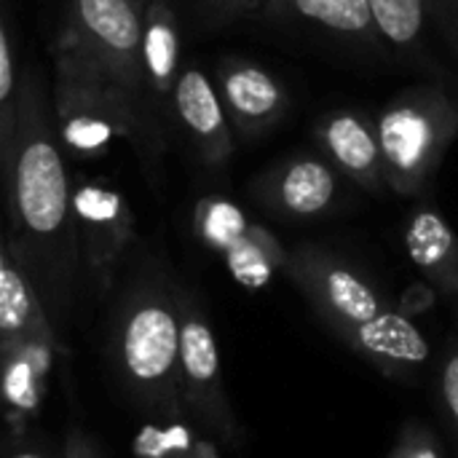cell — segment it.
<instances>
[{"label": "cell", "mask_w": 458, "mask_h": 458, "mask_svg": "<svg viewBox=\"0 0 458 458\" xmlns=\"http://www.w3.org/2000/svg\"><path fill=\"white\" fill-rule=\"evenodd\" d=\"M174 298H177V322H180L182 413H188L196 429L209 440L233 445L239 443L242 429L223 384V365H220L215 330L193 295L182 293Z\"/></svg>", "instance_id": "8"}, {"label": "cell", "mask_w": 458, "mask_h": 458, "mask_svg": "<svg viewBox=\"0 0 458 458\" xmlns=\"http://www.w3.org/2000/svg\"><path fill=\"white\" fill-rule=\"evenodd\" d=\"M199 223H201L204 239H207L212 247L223 250V252H225L236 239H242L244 231H247V225H250V223L242 217L239 209H233L231 204H223V201H209L207 207H201Z\"/></svg>", "instance_id": "20"}, {"label": "cell", "mask_w": 458, "mask_h": 458, "mask_svg": "<svg viewBox=\"0 0 458 458\" xmlns=\"http://www.w3.org/2000/svg\"><path fill=\"white\" fill-rule=\"evenodd\" d=\"M16 102H19V81H16V62L5 21L0 16V177L8 161L13 123H16Z\"/></svg>", "instance_id": "19"}, {"label": "cell", "mask_w": 458, "mask_h": 458, "mask_svg": "<svg viewBox=\"0 0 458 458\" xmlns=\"http://www.w3.org/2000/svg\"><path fill=\"white\" fill-rule=\"evenodd\" d=\"M51 115L64 156L97 158L113 142L126 140L153 150L158 131L140 99L54 54Z\"/></svg>", "instance_id": "4"}, {"label": "cell", "mask_w": 458, "mask_h": 458, "mask_svg": "<svg viewBox=\"0 0 458 458\" xmlns=\"http://www.w3.org/2000/svg\"><path fill=\"white\" fill-rule=\"evenodd\" d=\"M458 134V102L445 91L421 86L394 99L376 123L386 185L416 196L440 169Z\"/></svg>", "instance_id": "5"}, {"label": "cell", "mask_w": 458, "mask_h": 458, "mask_svg": "<svg viewBox=\"0 0 458 458\" xmlns=\"http://www.w3.org/2000/svg\"><path fill=\"white\" fill-rule=\"evenodd\" d=\"M0 185L11 217L8 252L27 274L48 319H62L81 271L72 180L56 137L51 94L35 70L19 83L13 140Z\"/></svg>", "instance_id": "1"}, {"label": "cell", "mask_w": 458, "mask_h": 458, "mask_svg": "<svg viewBox=\"0 0 458 458\" xmlns=\"http://www.w3.org/2000/svg\"><path fill=\"white\" fill-rule=\"evenodd\" d=\"M72 223L81 268L102 293L110 287L126 250L137 236L134 212L110 182L81 180L72 182Z\"/></svg>", "instance_id": "9"}, {"label": "cell", "mask_w": 458, "mask_h": 458, "mask_svg": "<svg viewBox=\"0 0 458 458\" xmlns=\"http://www.w3.org/2000/svg\"><path fill=\"white\" fill-rule=\"evenodd\" d=\"M303 19L341 35H360L373 27L368 0H287Z\"/></svg>", "instance_id": "17"}, {"label": "cell", "mask_w": 458, "mask_h": 458, "mask_svg": "<svg viewBox=\"0 0 458 458\" xmlns=\"http://www.w3.org/2000/svg\"><path fill=\"white\" fill-rule=\"evenodd\" d=\"M11 260V252H8V242L3 239V233H0V271H3V266Z\"/></svg>", "instance_id": "25"}, {"label": "cell", "mask_w": 458, "mask_h": 458, "mask_svg": "<svg viewBox=\"0 0 458 458\" xmlns=\"http://www.w3.org/2000/svg\"><path fill=\"white\" fill-rule=\"evenodd\" d=\"M54 54L142 102V11L129 0H70ZM153 123V121H150Z\"/></svg>", "instance_id": "7"}, {"label": "cell", "mask_w": 458, "mask_h": 458, "mask_svg": "<svg viewBox=\"0 0 458 458\" xmlns=\"http://www.w3.org/2000/svg\"><path fill=\"white\" fill-rule=\"evenodd\" d=\"M137 458H217V448L209 437H199L177 419L164 427L148 424L134 440Z\"/></svg>", "instance_id": "16"}, {"label": "cell", "mask_w": 458, "mask_h": 458, "mask_svg": "<svg viewBox=\"0 0 458 458\" xmlns=\"http://www.w3.org/2000/svg\"><path fill=\"white\" fill-rule=\"evenodd\" d=\"M180 70L182 67H180L177 11L172 0H145L142 5V99H145L148 115H150V107H172V94H174Z\"/></svg>", "instance_id": "12"}, {"label": "cell", "mask_w": 458, "mask_h": 458, "mask_svg": "<svg viewBox=\"0 0 458 458\" xmlns=\"http://www.w3.org/2000/svg\"><path fill=\"white\" fill-rule=\"evenodd\" d=\"M113 360L129 400L156 416L180 419V322L177 298L142 282L123 303L115 325Z\"/></svg>", "instance_id": "3"}, {"label": "cell", "mask_w": 458, "mask_h": 458, "mask_svg": "<svg viewBox=\"0 0 458 458\" xmlns=\"http://www.w3.org/2000/svg\"><path fill=\"white\" fill-rule=\"evenodd\" d=\"M338 196L335 169L317 156H295L266 174L260 199L287 217H317Z\"/></svg>", "instance_id": "13"}, {"label": "cell", "mask_w": 458, "mask_h": 458, "mask_svg": "<svg viewBox=\"0 0 458 458\" xmlns=\"http://www.w3.org/2000/svg\"><path fill=\"white\" fill-rule=\"evenodd\" d=\"M405 250L435 290L458 298V236L437 209L419 207L411 215Z\"/></svg>", "instance_id": "15"}, {"label": "cell", "mask_w": 458, "mask_h": 458, "mask_svg": "<svg viewBox=\"0 0 458 458\" xmlns=\"http://www.w3.org/2000/svg\"><path fill=\"white\" fill-rule=\"evenodd\" d=\"M440 403L458 440V344L448 352L440 370Z\"/></svg>", "instance_id": "22"}, {"label": "cell", "mask_w": 458, "mask_h": 458, "mask_svg": "<svg viewBox=\"0 0 458 458\" xmlns=\"http://www.w3.org/2000/svg\"><path fill=\"white\" fill-rule=\"evenodd\" d=\"M389 458H443V454H440V445H437L435 435L427 427L408 424L400 432Z\"/></svg>", "instance_id": "21"}, {"label": "cell", "mask_w": 458, "mask_h": 458, "mask_svg": "<svg viewBox=\"0 0 458 458\" xmlns=\"http://www.w3.org/2000/svg\"><path fill=\"white\" fill-rule=\"evenodd\" d=\"M373 24L397 46H411L424 27V0H368Z\"/></svg>", "instance_id": "18"}, {"label": "cell", "mask_w": 458, "mask_h": 458, "mask_svg": "<svg viewBox=\"0 0 458 458\" xmlns=\"http://www.w3.org/2000/svg\"><path fill=\"white\" fill-rule=\"evenodd\" d=\"M319 142L333 166L368 191L386 185L376 129L354 110H335L319 123Z\"/></svg>", "instance_id": "14"}, {"label": "cell", "mask_w": 458, "mask_h": 458, "mask_svg": "<svg viewBox=\"0 0 458 458\" xmlns=\"http://www.w3.org/2000/svg\"><path fill=\"white\" fill-rule=\"evenodd\" d=\"M64 458H99L91 437L81 427H70L64 437Z\"/></svg>", "instance_id": "23"}, {"label": "cell", "mask_w": 458, "mask_h": 458, "mask_svg": "<svg viewBox=\"0 0 458 458\" xmlns=\"http://www.w3.org/2000/svg\"><path fill=\"white\" fill-rule=\"evenodd\" d=\"M129 3H131V5H137L140 11H142V5H145V0H129Z\"/></svg>", "instance_id": "26"}, {"label": "cell", "mask_w": 458, "mask_h": 458, "mask_svg": "<svg viewBox=\"0 0 458 458\" xmlns=\"http://www.w3.org/2000/svg\"><path fill=\"white\" fill-rule=\"evenodd\" d=\"M5 458H48L43 451H38V448H30V445H19V448H13L11 454Z\"/></svg>", "instance_id": "24"}, {"label": "cell", "mask_w": 458, "mask_h": 458, "mask_svg": "<svg viewBox=\"0 0 458 458\" xmlns=\"http://www.w3.org/2000/svg\"><path fill=\"white\" fill-rule=\"evenodd\" d=\"M59 344L35 287L13 258L0 271V405L30 413L46 394Z\"/></svg>", "instance_id": "6"}, {"label": "cell", "mask_w": 458, "mask_h": 458, "mask_svg": "<svg viewBox=\"0 0 458 458\" xmlns=\"http://www.w3.org/2000/svg\"><path fill=\"white\" fill-rule=\"evenodd\" d=\"M217 94L228 121L244 137H255L271 129L287 110L284 86L255 62L223 64Z\"/></svg>", "instance_id": "11"}, {"label": "cell", "mask_w": 458, "mask_h": 458, "mask_svg": "<svg viewBox=\"0 0 458 458\" xmlns=\"http://www.w3.org/2000/svg\"><path fill=\"white\" fill-rule=\"evenodd\" d=\"M172 113L193 137L201 158L209 166H225L233 153L231 121L220 102L217 86L199 67H182L174 94Z\"/></svg>", "instance_id": "10"}, {"label": "cell", "mask_w": 458, "mask_h": 458, "mask_svg": "<svg viewBox=\"0 0 458 458\" xmlns=\"http://www.w3.org/2000/svg\"><path fill=\"white\" fill-rule=\"evenodd\" d=\"M284 271L333 335L384 373L405 376L429 360V341L411 317L394 309L362 271L335 252L301 244L287 255Z\"/></svg>", "instance_id": "2"}]
</instances>
